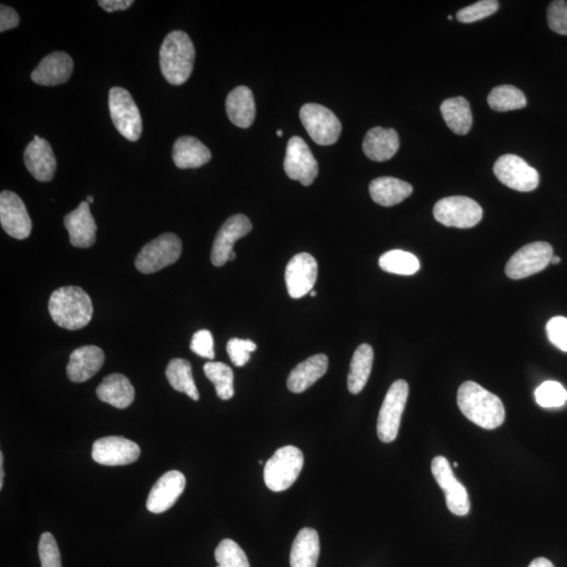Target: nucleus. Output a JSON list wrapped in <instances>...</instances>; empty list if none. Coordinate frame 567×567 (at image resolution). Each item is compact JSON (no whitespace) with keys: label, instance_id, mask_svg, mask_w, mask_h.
I'll use <instances>...</instances> for the list:
<instances>
[{"label":"nucleus","instance_id":"nucleus-42","mask_svg":"<svg viewBox=\"0 0 567 567\" xmlns=\"http://www.w3.org/2000/svg\"><path fill=\"white\" fill-rule=\"evenodd\" d=\"M548 340L558 349L567 353V318L554 317L546 325Z\"/></svg>","mask_w":567,"mask_h":567},{"label":"nucleus","instance_id":"nucleus-28","mask_svg":"<svg viewBox=\"0 0 567 567\" xmlns=\"http://www.w3.org/2000/svg\"><path fill=\"white\" fill-rule=\"evenodd\" d=\"M370 195L375 203L390 207L399 205L413 193L412 185L399 179L380 177L375 179L369 187Z\"/></svg>","mask_w":567,"mask_h":567},{"label":"nucleus","instance_id":"nucleus-5","mask_svg":"<svg viewBox=\"0 0 567 567\" xmlns=\"http://www.w3.org/2000/svg\"><path fill=\"white\" fill-rule=\"evenodd\" d=\"M182 254V242L175 233H163L141 249L135 265L140 273L151 275L176 263Z\"/></svg>","mask_w":567,"mask_h":567},{"label":"nucleus","instance_id":"nucleus-47","mask_svg":"<svg viewBox=\"0 0 567 567\" xmlns=\"http://www.w3.org/2000/svg\"><path fill=\"white\" fill-rule=\"evenodd\" d=\"M4 453L0 452V490H3L4 488Z\"/></svg>","mask_w":567,"mask_h":567},{"label":"nucleus","instance_id":"nucleus-53","mask_svg":"<svg viewBox=\"0 0 567 567\" xmlns=\"http://www.w3.org/2000/svg\"><path fill=\"white\" fill-rule=\"evenodd\" d=\"M452 18H453V17H452L451 15L448 16V20H449V21H451V20H452Z\"/></svg>","mask_w":567,"mask_h":567},{"label":"nucleus","instance_id":"nucleus-38","mask_svg":"<svg viewBox=\"0 0 567 567\" xmlns=\"http://www.w3.org/2000/svg\"><path fill=\"white\" fill-rule=\"evenodd\" d=\"M499 9L496 0H482L461 9L458 13V20L464 23L476 22L495 14Z\"/></svg>","mask_w":567,"mask_h":567},{"label":"nucleus","instance_id":"nucleus-1","mask_svg":"<svg viewBox=\"0 0 567 567\" xmlns=\"http://www.w3.org/2000/svg\"><path fill=\"white\" fill-rule=\"evenodd\" d=\"M458 404L462 414L480 428L494 430L504 423L502 399L474 381H466L459 387Z\"/></svg>","mask_w":567,"mask_h":567},{"label":"nucleus","instance_id":"nucleus-25","mask_svg":"<svg viewBox=\"0 0 567 567\" xmlns=\"http://www.w3.org/2000/svg\"><path fill=\"white\" fill-rule=\"evenodd\" d=\"M228 118L241 128H249L256 118V102L254 94L248 86H238L226 98Z\"/></svg>","mask_w":567,"mask_h":567},{"label":"nucleus","instance_id":"nucleus-26","mask_svg":"<svg viewBox=\"0 0 567 567\" xmlns=\"http://www.w3.org/2000/svg\"><path fill=\"white\" fill-rule=\"evenodd\" d=\"M97 397L117 409H126L135 399V389L126 376L114 373L107 376L97 388Z\"/></svg>","mask_w":567,"mask_h":567},{"label":"nucleus","instance_id":"nucleus-9","mask_svg":"<svg viewBox=\"0 0 567 567\" xmlns=\"http://www.w3.org/2000/svg\"><path fill=\"white\" fill-rule=\"evenodd\" d=\"M300 118L311 139L319 145H332L340 138L342 125L337 117L320 104L307 103L300 110Z\"/></svg>","mask_w":567,"mask_h":567},{"label":"nucleus","instance_id":"nucleus-31","mask_svg":"<svg viewBox=\"0 0 567 567\" xmlns=\"http://www.w3.org/2000/svg\"><path fill=\"white\" fill-rule=\"evenodd\" d=\"M374 353L368 344H362L355 350L350 363L348 375V390L353 394H359L368 383L373 366Z\"/></svg>","mask_w":567,"mask_h":567},{"label":"nucleus","instance_id":"nucleus-22","mask_svg":"<svg viewBox=\"0 0 567 567\" xmlns=\"http://www.w3.org/2000/svg\"><path fill=\"white\" fill-rule=\"evenodd\" d=\"M104 360L103 351L96 346H83L76 349L70 356L69 365L66 367L67 378L73 383H84L102 368Z\"/></svg>","mask_w":567,"mask_h":567},{"label":"nucleus","instance_id":"nucleus-14","mask_svg":"<svg viewBox=\"0 0 567 567\" xmlns=\"http://www.w3.org/2000/svg\"><path fill=\"white\" fill-rule=\"evenodd\" d=\"M137 443L119 436L103 437L92 446V458L97 464L109 467L126 466L140 458Z\"/></svg>","mask_w":567,"mask_h":567},{"label":"nucleus","instance_id":"nucleus-48","mask_svg":"<svg viewBox=\"0 0 567 567\" xmlns=\"http://www.w3.org/2000/svg\"><path fill=\"white\" fill-rule=\"evenodd\" d=\"M560 262H561V258L559 257L554 256L552 257V260H551L552 264L556 265V264H559Z\"/></svg>","mask_w":567,"mask_h":567},{"label":"nucleus","instance_id":"nucleus-32","mask_svg":"<svg viewBox=\"0 0 567 567\" xmlns=\"http://www.w3.org/2000/svg\"><path fill=\"white\" fill-rule=\"evenodd\" d=\"M165 374L170 385L176 391L187 394L195 402L200 399V394L194 380L192 365L188 361L171 360L166 368Z\"/></svg>","mask_w":567,"mask_h":567},{"label":"nucleus","instance_id":"nucleus-16","mask_svg":"<svg viewBox=\"0 0 567 567\" xmlns=\"http://www.w3.org/2000/svg\"><path fill=\"white\" fill-rule=\"evenodd\" d=\"M318 279V263L310 254L301 252L289 261L285 281L289 295L301 299L313 291Z\"/></svg>","mask_w":567,"mask_h":567},{"label":"nucleus","instance_id":"nucleus-3","mask_svg":"<svg viewBox=\"0 0 567 567\" xmlns=\"http://www.w3.org/2000/svg\"><path fill=\"white\" fill-rule=\"evenodd\" d=\"M195 46L183 31H174L165 37L160 48V67L162 75L172 85L188 82L194 70Z\"/></svg>","mask_w":567,"mask_h":567},{"label":"nucleus","instance_id":"nucleus-44","mask_svg":"<svg viewBox=\"0 0 567 567\" xmlns=\"http://www.w3.org/2000/svg\"><path fill=\"white\" fill-rule=\"evenodd\" d=\"M20 24V16L13 8L2 4L0 7V32L14 29Z\"/></svg>","mask_w":567,"mask_h":567},{"label":"nucleus","instance_id":"nucleus-18","mask_svg":"<svg viewBox=\"0 0 567 567\" xmlns=\"http://www.w3.org/2000/svg\"><path fill=\"white\" fill-rule=\"evenodd\" d=\"M187 485L181 472L170 471L159 478L147 498L146 508L153 514H161L176 503Z\"/></svg>","mask_w":567,"mask_h":567},{"label":"nucleus","instance_id":"nucleus-41","mask_svg":"<svg viewBox=\"0 0 567 567\" xmlns=\"http://www.w3.org/2000/svg\"><path fill=\"white\" fill-rule=\"evenodd\" d=\"M547 21L554 33L567 36V3L564 0H556L548 5Z\"/></svg>","mask_w":567,"mask_h":567},{"label":"nucleus","instance_id":"nucleus-4","mask_svg":"<svg viewBox=\"0 0 567 567\" xmlns=\"http://www.w3.org/2000/svg\"><path fill=\"white\" fill-rule=\"evenodd\" d=\"M303 467L304 455L300 449L283 447L265 465V484L274 492L285 491L297 482Z\"/></svg>","mask_w":567,"mask_h":567},{"label":"nucleus","instance_id":"nucleus-20","mask_svg":"<svg viewBox=\"0 0 567 567\" xmlns=\"http://www.w3.org/2000/svg\"><path fill=\"white\" fill-rule=\"evenodd\" d=\"M64 222L74 248L89 249L95 244L97 224L88 202L80 203L75 211L65 215Z\"/></svg>","mask_w":567,"mask_h":567},{"label":"nucleus","instance_id":"nucleus-35","mask_svg":"<svg viewBox=\"0 0 567 567\" xmlns=\"http://www.w3.org/2000/svg\"><path fill=\"white\" fill-rule=\"evenodd\" d=\"M206 378L214 385L215 392L222 400L233 397V371L226 363L208 362L205 365Z\"/></svg>","mask_w":567,"mask_h":567},{"label":"nucleus","instance_id":"nucleus-33","mask_svg":"<svg viewBox=\"0 0 567 567\" xmlns=\"http://www.w3.org/2000/svg\"><path fill=\"white\" fill-rule=\"evenodd\" d=\"M489 106L496 112H509L527 107L523 92L513 85H499L493 89L488 97Z\"/></svg>","mask_w":567,"mask_h":567},{"label":"nucleus","instance_id":"nucleus-55","mask_svg":"<svg viewBox=\"0 0 567 567\" xmlns=\"http://www.w3.org/2000/svg\"><path fill=\"white\" fill-rule=\"evenodd\" d=\"M258 464H260L261 466H263V465H264L263 460L258 461Z\"/></svg>","mask_w":567,"mask_h":567},{"label":"nucleus","instance_id":"nucleus-40","mask_svg":"<svg viewBox=\"0 0 567 567\" xmlns=\"http://www.w3.org/2000/svg\"><path fill=\"white\" fill-rule=\"evenodd\" d=\"M257 350V345L250 340L231 338L227 344V353L233 365L243 367L250 360V353Z\"/></svg>","mask_w":567,"mask_h":567},{"label":"nucleus","instance_id":"nucleus-7","mask_svg":"<svg viewBox=\"0 0 567 567\" xmlns=\"http://www.w3.org/2000/svg\"><path fill=\"white\" fill-rule=\"evenodd\" d=\"M109 109L117 131L129 141L139 140L142 134L141 115L129 92L122 88L110 90Z\"/></svg>","mask_w":567,"mask_h":567},{"label":"nucleus","instance_id":"nucleus-34","mask_svg":"<svg viewBox=\"0 0 567 567\" xmlns=\"http://www.w3.org/2000/svg\"><path fill=\"white\" fill-rule=\"evenodd\" d=\"M379 263L386 273L398 275H412L421 269V263L414 255L398 249L386 252Z\"/></svg>","mask_w":567,"mask_h":567},{"label":"nucleus","instance_id":"nucleus-36","mask_svg":"<svg viewBox=\"0 0 567 567\" xmlns=\"http://www.w3.org/2000/svg\"><path fill=\"white\" fill-rule=\"evenodd\" d=\"M217 567H250L248 556L236 541L224 539L214 552Z\"/></svg>","mask_w":567,"mask_h":567},{"label":"nucleus","instance_id":"nucleus-51","mask_svg":"<svg viewBox=\"0 0 567 567\" xmlns=\"http://www.w3.org/2000/svg\"><path fill=\"white\" fill-rule=\"evenodd\" d=\"M276 135H279V137H282L283 132L281 131V129H277Z\"/></svg>","mask_w":567,"mask_h":567},{"label":"nucleus","instance_id":"nucleus-52","mask_svg":"<svg viewBox=\"0 0 567 567\" xmlns=\"http://www.w3.org/2000/svg\"><path fill=\"white\" fill-rule=\"evenodd\" d=\"M310 295H311V297H316L317 292H314V291H312V292H310Z\"/></svg>","mask_w":567,"mask_h":567},{"label":"nucleus","instance_id":"nucleus-8","mask_svg":"<svg viewBox=\"0 0 567 567\" xmlns=\"http://www.w3.org/2000/svg\"><path fill=\"white\" fill-rule=\"evenodd\" d=\"M434 218L448 227L472 228L483 219V208L467 196H448L436 203Z\"/></svg>","mask_w":567,"mask_h":567},{"label":"nucleus","instance_id":"nucleus-13","mask_svg":"<svg viewBox=\"0 0 567 567\" xmlns=\"http://www.w3.org/2000/svg\"><path fill=\"white\" fill-rule=\"evenodd\" d=\"M284 170L292 180L310 187L318 175V166L310 146L301 137L288 142Z\"/></svg>","mask_w":567,"mask_h":567},{"label":"nucleus","instance_id":"nucleus-11","mask_svg":"<svg viewBox=\"0 0 567 567\" xmlns=\"http://www.w3.org/2000/svg\"><path fill=\"white\" fill-rule=\"evenodd\" d=\"M494 174L505 187L517 192H533L539 185L538 171L522 158L510 153L497 160Z\"/></svg>","mask_w":567,"mask_h":567},{"label":"nucleus","instance_id":"nucleus-46","mask_svg":"<svg viewBox=\"0 0 567 567\" xmlns=\"http://www.w3.org/2000/svg\"><path fill=\"white\" fill-rule=\"evenodd\" d=\"M528 567H554L550 560L545 558H537L533 561Z\"/></svg>","mask_w":567,"mask_h":567},{"label":"nucleus","instance_id":"nucleus-19","mask_svg":"<svg viewBox=\"0 0 567 567\" xmlns=\"http://www.w3.org/2000/svg\"><path fill=\"white\" fill-rule=\"evenodd\" d=\"M24 163L37 181L50 182L57 169L52 146L46 139L35 135L23 153Z\"/></svg>","mask_w":567,"mask_h":567},{"label":"nucleus","instance_id":"nucleus-37","mask_svg":"<svg viewBox=\"0 0 567 567\" xmlns=\"http://www.w3.org/2000/svg\"><path fill=\"white\" fill-rule=\"evenodd\" d=\"M535 397L542 408H559L567 402V391L557 381L548 380L537 388Z\"/></svg>","mask_w":567,"mask_h":567},{"label":"nucleus","instance_id":"nucleus-12","mask_svg":"<svg viewBox=\"0 0 567 567\" xmlns=\"http://www.w3.org/2000/svg\"><path fill=\"white\" fill-rule=\"evenodd\" d=\"M432 474L441 488L445 492L447 507L456 516H466L471 509L470 499L464 484L455 477L452 467L447 458L437 456L432 461Z\"/></svg>","mask_w":567,"mask_h":567},{"label":"nucleus","instance_id":"nucleus-29","mask_svg":"<svg viewBox=\"0 0 567 567\" xmlns=\"http://www.w3.org/2000/svg\"><path fill=\"white\" fill-rule=\"evenodd\" d=\"M319 551V537L316 529H301L293 541L291 567H317Z\"/></svg>","mask_w":567,"mask_h":567},{"label":"nucleus","instance_id":"nucleus-24","mask_svg":"<svg viewBox=\"0 0 567 567\" xmlns=\"http://www.w3.org/2000/svg\"><path fill=\"white\" fill-rule=\"evenodd\" d=\"M329 361L325 354H317L299 363L288 376L287 387L293 393H303L323 378Z\"/></svg>","mask_w":567,"mask_h":567},{"label":"nucleus","instance_id":"nucleus-43","mask_svg":"<svg viewBox=\"0 0 567 567\" xmlns=\"http://www.w3.org/2000/svg\"><path fill=\"white\" fill-rule=\"evenodd\" d=\"M190 350L203 359L214 360V337L211 331L200 330L196 332L190 342Z\"/></svg>","mask_w":567,"mask_h":567},{"label":"nucleus","instance_id":"nucleus-6","mask_svg":"<svg viewBox=\"0 0 567 567\" xmlns=\"http://www.w3.org/2000/svg\"><path fill=\"white\" fill-rule=\"evenodd\" d=\"M409 397V385L399 379L388 390L378 419L379 439L390 443L397 440L402 416Z\"/></svg>","mask_w":567,"mask_h":567},{"label":"nucleus","instance_id":"nucleus-54","mask_svg":"<svg viewBox=\"0 0 567 567\" xmlns=\"http://www.w3.org/2000/svg\"><path fill=\"white\" fill-rule=\"evenodd\" d=\"M454 467H458V462H454Z\"/></svg>","mask_w":567,"mask_h":567},{"label":"nucleus","instance_id":"nucleus-10","mask_svg":"<svg viewBox=\"0 0 567 567\" xmlns=\"http://www.w3.org/2000/svg\"><path fill=\"white\" fill-rule=\"evenodd\" d=\"M553 248L545 242L523 246L511 257L505 266V274L511 280H521L540 273L551 264Z\"/></svg>","mask_w":567,"mask_h":567},{"label":"nucleus","instance_id":"nucleus-45","mask_svg":"<svg viewBox=\"0 0 567 567\" xmlns=\"http://www.w3.org/2000/svg\"><path fill=\"white\" fill-rule=\"evenodd\" d=\"M98 4L109 13H113L116 11H125L131 8L134 2L133 0H100Z\"/></svg>","mask_w":567,"mask_h":567},{"label":"nucleus","instance_id":"nucleus-49","mask_svg":"<svg viewBox=\"0 0 567 567\" xmlns=\"http://www.w3.org/2000/svg\"><path fill=\"white\" fill-rule=\"evenodd\" d=\"M86 202H88L89 205H92V203H94V196H89L88 198H86Z\"/></svg>","mask_w":567,"mask_h":567},{"label":"nucleus","instance_id":"nucleus-23","mask_svg":"<svg viewBox=\"0 0 567 567\" xmlns=\"http://www.w3.org/2000/svg\"><path fill=\"white\" fill-rule=\"evenodd\" d=\"M399 149V137L396 129L374 127L370 129L363 139L362 150L365 155L376 162L390 160Z\"/></svg>","mask_w":567,"mask_h":567},{"label":"nucleus","instance_id":"nucleus-17","mask_svg":"<svg viewBox=\"0 0 567 567\" xmlns=\"http://www.w3.org/2000/svg\"><path fill=\"white\" fill-rule=\"evenodd\" d=\"M252 230L250 220L239 214L227 219L214 239L212 250V263L215 267L224 266L230 261V255L238 240L248 236Z\"/></svg>","mask_w":567,"mask_h":567},{"label":"nucleus","instance_id":"nucleus-27","mask_svg":"<svg viewBox=\"0 0 567 567\" xmlns=\"http://www.w3.org/2000/svg\"><path fill=\"white\" fill-rule=\"evenodd\" d=\"M172 159L179 169H198L211 161L212 153L200 140L184 135L176 140Z\"/></svg>","mask_w":567,"mask_h":567},{"label":"nucleus","instance_id":"nucleus-15","mask_svg":"<svg viewBox=\"0 0 567 567\" xmlns=\"http://www.w3.org/2000/svg\"><path fill=\"white\" fill-rule=\"evenodd\" d=\"M0 223L10 237L24 240L32 231V221L23 201L13 192L4 190L0 195Z\"/></svg>","mask_w":567,"mask_h":567},{"label":"nucleus","instance_id":"nucleus-21","mask_svg":"<svg viewBox=\"0 0 567 567\" xmlns=\"http://www.w3.org/2000/svg\"><path fill=\"white\" fill-rule=\"evenodd\" d=\"M73 69V59L69 54L55 52L41 60L31 78L36 84L59 85L65 83L70 79Z\"/></svg>","mask_w":567,"mask_h":567},{"label":"nucleus","instance_id":"nucleus-39","mask_svg":"<svg viewBox=\"0 0 567 567\" xmlns=\"http://www.w3.org/2000/svg\"><path fill=\"white\" fill-rule=\"evenodd\" d=\"M41 567H63L57 540L51 533H43L39 541Z\"/></svg>","mask_w":567,"mask_h":567},{"label":"nucleus","instance_id":"nucleus-50","mask_svg":"<svg viewBox=\"0 0 567 567\" xmlns=\"http://www.w3.org/2000/svg\"><path fill=\"white\" fill-rule=\"evenodd\" d=\"M236 252L232 251L231 254L230 255V261H234L236 260Z\"/></svg>","mask_w":567,"mask_h":567},{"label":"nucleus","instance_id":"nucleus-2","mask_svg":"<svg viewBox=\"0 0 567 567\" xmlns=\"http://www.w3.org/2000/svg\"><path fill=\"white\" fill-rule=\"evenodd\" d=\"M48 312L61 328L79 330L89 325L94 310L90 295L83 288L66 286L52 293Z\"/></svg>","mask_w":567,"mask_h":567},{"label":"nucleus","instance_id":"nucleus-30","mask_svg":"<svg viewBox=\"0 0 567 567\" xmlns=\"http://www.w3.org/2000/svg\"><path fill=\"white\" fill-rule=\"evenodd\" d=\"M442 118L455 134L466 135L470 132L473 117L470 103L464 97L449 98L441 106Z\"/></svg>","mask_w":567,"mask_h":567}]
</instances>
